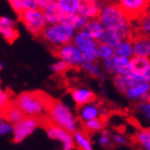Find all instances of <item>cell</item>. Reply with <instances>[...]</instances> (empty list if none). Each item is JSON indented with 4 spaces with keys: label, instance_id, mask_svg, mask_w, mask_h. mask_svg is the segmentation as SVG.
I'll return each mask as SVG.
<instances>
[{
    "label": "cell",
    "instance_id": "obj_1",
    "mask_svg": "<svg viewBox=\"0 0 150 150\" xmlns=\"http://www.w3.org/2000/svg\"><path fill=\"white\" fill-rule=\"evenodd\" d=\"M97 18L105 30L119 32L126 38H132V33L134 32L133 21L128 18L116 2L104 1Z\"/></svg>",
    "mask_w": 150,
    "mask_h": 150
},
{
    "label": "cell",
    "instance_id": "obj_2",
    "mask_svg": "<svg viewBox=\"0 0 150 150\" xmlns=\"http://www.w3.org/2000/svg\"><path fill=\"white\" fill-rule=\"evenodd\" d=\"M46 115L50 122L58 127L71 133L78 130L79 120L69 107L62 101L52 98L51 96L46 103Z\"/></svg>",
    "mask_w": 150,
    "mask_h": 150
},
{
    "label": "cell",
    "instance_id": "obj_3",
    "mask_svg": "<svg viewBox=\"0 0 150 150\" xmlns=\"http://www.w3.org/2000/svg\"><path fill=\"white\" fill-rule=\"evenodd\" d=\"M50 96L42 91L23 92L16 96L14 102L26 116H40L46 114V103Z\"/></svg>",
    "mask_w": 150,
    "mask_h": 150
},
{
    "label": "cell",
    "instance_id": "obj_4",
    "mask_svg": "<svg viewBox=\"0 0 150 150\" xmlns=\"http://www.w3.org/2000/svg\"><path fill=\"white\" fill-rule=\"evenodd\" d=\"M76 32L77 31L69 26L59 23L54 25H47L40 38H43L46 43L50 44L52 47H59L71 43Z\"/></svg>",
    "mask_w": 150,
    "mask_h": 150
},
{
    "label": "cell",
    "instance_id": "obj_5",
    "mask_svg": "<svg viewBox=\"0 0 150 150\" xmlns=\"http://www.w3.org/2000/svg\"><path fill=\"white\" fill-rule=\"evenodd\" d=\"M40 120V127H43L47 132V135L51 139H57L60 141L63 144V149L62 150H74L75 149V144H74V137L72 133L69 131L65 130L63 128L58 127L55 125L51 124L47 117L46 114L38 116Z\"/></svg>",
    "mask_w": 150,
    "mask_h": 150
},
{
    "label": "cell",
    "instance_id": "obj_6",
    "mask_svg": "<svg viewBox=\"0 0 150 150\" xmlns=\"http://www.w3.org/2000/svg\"><path fill=\"white\" fill-rule=\"evenodd\" d=\"M18 19L26 29L34 35L35 38H40L43 30L47 26V21L43 14V11L38 10H26L18 14Z\"/></svg>",
    "mask_w": 150,
    "mask_h": 150
},
{
    "label": "cell",
    "instance_id": "obj_7",
    "mask_svg": "<svg viewBox=\"0 0 150 150\" xmlns=\"http://www.w3.org/2000/svg\"><path fill=\"white\" fill-rule=\"evenodd\" d=\"M71 43L80 50V52L83 55L84 62L97 61L96 48H97L98 42H96L94 38H91L86 32H84L83 30L77 31L74 38H72Z\"/></svg>",
    "mask_w": 150,
    "mask_h": 150
},
{
    "label": "cell",
    "instance_id": "obj_8",
    "mask_svg": "<svg viewBox=\"0 0 150 150\" xmlns=\"http://www.w3.org/2000/svg\"><path fill=\"white\" fill-rule=\"evenodd\" d=\"M51 50L57 58L68 64L70 68H80L84 62L82 53L72 43L66 44L63 46L52 47Z\"/></svg>",
    "mask_w": 150,
    "mask_h": 150
},
{
    "label": "cell",
    "instance_id": "obj_9",
    "mask_svg": "<svg viewBox=\"0 0 150 150\" xmlns=\"http://www.w3.org/2000/svg\"><path fill=\"white\" fill-rule=\"evenodd\" d=\"M38 127H40L38 116H25L20 121L14 124V126L12 128V130H13V142L16 144L21 143Z\"/></svg>",
    "mask_w": 150,
    "mask_h": 150
},
{
    "label": "cell",
    "instance_id": "obj_10",
    "mask_svg": "<svg viewBox=\"0 0 150 150\" xmlns=\"http://www.w3.org/2000/svg\"><path fill=\"white\" fill-rule=\"evenodd\" d=\"M116 3L132 21L141 18L150 6V0H117Z\"/></svg>",
    "mask_w": 150,
    "mask_h": 150
},
{
    "label": "cell",
    "instance_id": "obj_11",
    "mask_svg": "<svg viewBox=\"0 0 150 150\" xmlns=\"http://www.w3.org/2000/svg\"><path fill=\"white\" fill-rule=\"evenodd\" d=\"M103 3L104 0H80L78 13L86 19L97 18Z\"/></svg>",
    "mask_w": 150,
    "mask_h": 150
},
{
    "label": "cell",
    "instance_id": "obj_12",
    "mask_svg": "<svg viewBox=\"0 0 150 150\" xmlns=\"http://www.w3.org/2000/svg\"><path fill=\"white\" fill-rule=\"evenodd\" d=\"M101 109L100 103L95 99L93 102L78 108V119L81 122H85L95 118H101Z\"/></svg>",
    "mask_w": 150,
    "mask_h": 150
},
{
    "label": "cell",
    "instance_id": "obj_13",
    "mask_svg": "<svg viewBox=\"0 0 150 150\" xmlns=\"http://www.w3.org/2000/svg\"><path fill=\"white\" fill-rule=\"evenodd\" d=\"M0 34L8 43H14L19 38V32L14 20L4 16H0Z\"/></svg>",
    "mask_w": 150,
    "mask_h": 150
},
{
    "label": "cell",
    "instance_id": "obj_14",
    "mask_svg": "<svg viewBox=\"0 0 150 150\" xmlns=\"http://www.w3.org/2000/svg\"><path fill=\"white\" fill-rule=\"evenodd\" d=\"M70 95L78 108L82 107L84 104H87L96 99L95 93L92 90L84 86H77L70 90Z\"/></svg>",
    "mask_w": 150,
    "mask_h": 150
},
{
    "label": "cell",
    "instance_id": "obj_15",
    "mask_svg": "<svg viewBox=\"0 0 150 150\" xmlns=\"http://www.w3.org/2000/svg\"><path fill=\"white\" fill-rule=\"evenodd\" d=\"M25 114L14 102V99L10 101L6 107L0 110V118H3L10 124H16L25 117Z\"/></svg>",
    "mask_w": 150,
    "mask_h": 150
},
{
    "label": "cell",
    "instance_id": "obj_16",
    "mask_svg": "<svg viewBox=\"0 0 150 150\" xmlns=\"http://www.w3.org/2000/svg\"><path fill=\"white\" fill-rule=\"evenodd\" d=\"M148 93H150V85L148 82L142 81L139 83L129 86L125 92V95L129 100L131 101H139L141 102L142 99L144 98L145 96L147 95Z\"/></svg>",
    "mask_w": 150,
    "mask_h": 150
},
{
    "label": "cell",
    "instance_id": "obj_17",
    "mask_svg": "<svg viewBox=\"0 0 150 150\" xmlns=\"http://www.w3.org/2000/svg\"><path fill=\"white\" fill-rule=\"evenodd\" d=\"M133 48V57H145L149 58V43L150 38L136 34L131 38Z\"/></svg>",
    "mask_w": 150,
    "mask_h": 150
},
{
    "label": "cell",
    "instance_id": "obj_18",
    "mask_svg": "<svg viewBox=\"0 0 150 150\" xmlns=\"http://www.w3.org/2000/svg\"><path fill=\"white\" fill-rule=\"evenodd\" d=\"M42 11H43L45 19L47 21V25H54V23H61L64 15H65L64 12L62 11V9L60 8V6L57 3V1L49 4L48 6H46Z\"/></svg>",
    "mask_w": 150,
    "mask_h": 150
},
{
    "label": "cell",
    "instance_id": "obj_19",
    "mask_svg": "<svg viewBox=\"0 0 150 150\" xmlns=\"http://www.w3.org/2000/svg\"><path fill=\"white\" fill-rule=\"evenodd\" d=\"M84 32H86L91 38H94L96 42H100L102 36H103L105 29L104 27L101 25L98 18H93V19H87L85 26L83 27Z\"/></svg>",
    "mask_w": 150,
    "mask_h": 150
},
{
    "label": "cell",
    "instance_id": "obj_20",
    "mask_svg": "<svg viewBox=\"0 0 150 150\" xmlns=\"http://www.w3.org/2000/svg\"><path fill=\"white\" fill-rule=\"evenodd\" d=\"M75 148L78 150H94L90 134L83 130H76L72 132Z\"/></svg>",
    "mask_w": 150,
    "mask_h": 150
},
{
    "label": "cell",
    "instance_id": "obj_21",
    "mask_svg": "<svg viewBox=\"0 0 150 150\" xmlns=\"http://www.w3.org/2000/svg\"><path fill=\"white\" fill-rule=\"evenodd\" d=\"M132 71L131 59L122 57H113V74L117 76H127Z\"/></svg>",
    "mask_w": 150,
    "mask_h": 150
},
{
    "label": "cell",
    "instance_id": "obj_22",
    "mask_svg": "<svg viewBox=\"0 0 150 150\" xmlns=\"http://www.w3.org/2000/svg\"><path fill=\"white\" fill-rule=\"evenodd\" d=\"M86 21H87L86 18L84 17V16H82V15H80L79 13H77V14L64 15V17L61 23L69 26L75 31H79V30L83 29V27L85 26Z\"/></svg>",
    "mask_w": 150,
    "mask_h": 150
},
{
    "label": "cell",
    "instance_id": "obj_23",
    "mask_svg": "<svg viewBox=\"0 0 150 150\" xmlns=\"http://www.w3.org/2000/svg\"><path fill=\"white\" fill-rule=\"evenodd\" d=\"M114 55L131 59L133 57V48L131 38H124L120 43L114 47Z\"/></svg>",
    "mask_w": 150,
    "mask_h": 150
},
{
    "label": "cell",
    "instance_id": "obj_24",
    "mask_svg": "<svg viewBox=\"0 0 150 150\" xmlns=\"http://www.w3.org/2000/svg\"><path fill=\"white\" fill-rule=\"evenodd\" d=\"M124 35L120 34L119 32H116V31H113V30H105V32H104L103 36H102V38H101V43L103 44H107V45H109V46L111 47H114L117 45V44H119L121 42V40H124Z\"/></svg>",
    "mask_w": 150,
    "mask_h": 150
},
{
    "label": "cell",
    "instance_id": "obj_25",
    "mask_svg": "<svg viewBox=\"0 0 150 150\" xmlns=\"http://www.w3.org/2000/svg\"><path fill=\"white\" fill-rule=\"evenodd\" d=\"M136 143L142 150H150V128H142L135 133Z\"/></svg>",
    "mask_w": 150,
    "mask_h": 150
},
{
    "label": "cell",
    "instance_id": "obj_26",
    "mask_svg": "<svg viewBox=\"0 0 150 150\" xmlns=\"http://www.w3.org/2000/svg\"><path fill=\"white\" fill-rule=\"evenodd\" d=\"M57 3L65 15L77 14L79 12L80 0H57Z\"/></svg>",
    "mask_w": 150,
    "mask_h": 150
},
{
    "label": "cell",
    "instance_id": "obj_27",
    "mask_svg": "<svg viewBox=\"0 0 150 150\" xmlns=\"http://www.w3.org/2000/svg\"><path fill=\"white\" fill-rule=\"evenodd\" d=\"M82 126H83V131H85L88 134L101 132L105 127L104 120L102 118H95L92 120H87L85 122H82Z\"/></svg>",
    "mask_w": 150,
    "mask_h": 150
},
{
    "label": "cell",
    "instance_id": "obj_28",
    "mask_svg": "<svg viewBox=\"0 0 150 150\" xmlns=\"http://www.w3.org/2000/svg\"><path fill=\"white\" fill-rule=\"evenodd\" d=\"M150 64V58L145 57H132L131 58V69L133 72H136L139 75H142L144 70L147 68Z\"/></svg>",
    "mask_w": 150,
    "mask_h": 150
},
{
    "label": "cell",
    "instance_id": "obj_29",
    "mask_svg": "<svg viewBox=\"0 0 150 150\" xmlns=\"http://www.w3.org/2000/svg\"><path fill=\"white\" fill-rule=\"evenodd\" d=\"M80 68L93 78H99L102 75V68L96 61H94V62H83Z\"/></svg>",
    "mask_w": 150,
    "mask_h": 150
},
{
    "label": "cell",
    "instance_id": "obj_30",
    "mask_svg": "<svg viewBox=\"0 0 150 150\" xmlns=\"http://www.w3.org/2000/svg\"><path fill=\"white\" fill-rule=\"evenodd\" d=\"M96 55H97V60L100 61L112 59L114 57V48L107 45V44L98 42L97 48H96Z\"/></svg>",
    "mask_w": 150,
    "mask_h": 150
},
{
    "label": "cell",
    "instance_id": "obj_31",
    "mask_svg": "<svg viewBox=\"0 0 150 150\" xmlns=\"http://www.w3.org/2000/svg\"><path fill=\"white\" fill-rule=\"evenodd\" d=\"M137 23V31L139 35H143L146 38H150V16L147 14H144L141 18L136 20Z\"/></svg>",
    "mask_w": 150,
    "mask_h": 150
},
{
    "label": "cell",
    "instance_id": "obj_32",
    "mask_svg": "<svg viewBox=\"0 0 150 150\" xmlns=\"http://www.w3.org/2000/svg\"><path fill=\"white\" fill-rule=\"evenodd\" d=\"M98 143L101 147L103 148H109L112 146L113 142H112V134L109 130L107 129H103V130L100 132V135L98 137Z\"/></svg>",
    "mask_w": 150,
    "mask_h": 150
},
{
    "label": "cell",
    "instance_id": "obj_33",
    "mask_svg": "<svg viewBox=\"0 0 150 150\" xmlns=\"http://www.w3.org/2000/svg\"><path fill=\"white\" fill-rule=\"evenodd\" d=\"M50 68H51V70L54 72L55 75H64V74H66L70 69V66L67 63H65L64 61L59 60L58 62L52 64Z\"/></svg>",
    "mask_w": 150,
    "mask_h": 150
},
{
    "label": "cell",
    "instance_id": "obj_34",
    "mask_svg": "<svg viewBox=\"0 0 150 150\" xmlns=\"http://www.w3.org/2000/svg\"><path fill=\"white\" fill-rule=\"evenodd\" d=\"M137 111L141 114L142 117L150 124V100L149 101H142L137 105Z\"/></svg>",
    "mask_w": 150,
    "mask_h": 150
},
{
    "label": "cell",
    "instance_id": "obj_35",
    "mask_svg": "<svg viewBox=\"0 0 150 150\" xmlns=\"http://www.w3.org/2000/svg\"><path fill=\"white\" fill-rule=\"evenodd\" d=\"M113 84H114L115 88L117 90V92L121 93V94H125L126 90L128 88V84L126 82V80H125L124 76H114L113 77Z\"/></svg>",
    "mask_w": 150,
    "mask_h": 150
},
{
    "label": "cell",
    "instance_id": "obj_36",
    "mask_svg": "<svg viewBox=\"0 0 150 150\" xmlns=\"http://www.w3.org/2000/svg\"><path fill=\"white\" fill-rule=\"evenodd\" d=\"M12 96H13V93L10 90H6V91L0 90V110L6 107L10 101L13 100L11 98Z\"/></svg>",
    "mask_w": 150,
    "mask_h": 150
},
{
    "label": "cell",
    "instance_id": "obj_37",
    "mask_svg": "<svg viewBox=\"0 0 150 150\" xmlns=\"http://www.w3.org/2000/svg\"><path fill=\"white\" fill-rule=\"evenodd\" d=\"M125 80H126V82H127V84H128V87H129V86H132V85H135V84L142 82L143 79H142L141 75L136 74V72L131 71L130 74H128L127 76H125Z\"/></svg>",
    "mask_w": 150,
    "mask_h": 150
},
{
    "label": "cell",
    "instance_id": "obj_38",
    "mask_svg": "<svg viewBox=\"0 0 150 150\" xmlns=\"http://www.w3.org/2000/svg\"><path fill=\"white\" fill-rule=\"evenodd\" d=\"M112 142L113 144L118 145V146H125L128 144V137L122 133H115L112 135Z\"/></svg>",
    "mask_w": 150,
    "mask_h": 150
},
{
    "label": "cell",
    "instance_id": "obj_39",
    "mask_svg": "<svg viewBox=\"0 0 150 150\" xmlns=\"http://www.w3.org/2000/svg\"><path fill=\"white\" fill-rule=\"evenodd\" d=\"M25 10H38L40 9L38 0H21Z\"/></svg>",
    "mask_w": 150,
    "mask_h": 150
},
{
    "label": "cell",
    "instance_id": "obj_40",
    "mask_svg": "<svg viewBox=\"0 0 150 150\" xmlns=\"http://www.w3.org/2000/svg\"><path fill=\"white\" fill-rule=\"evenodd\" d=\"M10 4H11L12 9L14 10L15 13H17V14H20L21 12L26 11L25 8H23V4L21 0H13V1L10 2Z\"/></svg>",
    "mask_w": 150,
    "mask_h": 150
},
{
    "label": "cell",
    "instance_id": "obj_41",
    "mask_svg": "<svg viewBox=\"0 0 150 150\" xmlns=\"http://www.w3.org/2000/svg\"><path fill=\"white\" fill-rule=\"evenodd\" d=\"M102 62V69L104 71H107L108 74H113V58L112 59H107V60L101 61Z\"/></svg>",
    "mask_w": 150,
    "mask_h": 150
},
{
    "label": "cell",
    "instance_id": "obj_42",
    "mask_svg": "<svg viewBox=\"0 0 150 150\" xmlns=\"http://www.w3.org/2000/svg\"><path fill=\"white\" fill-rule=\"evenodd\" d=\"M12 130V127L10 126L8 122H0V135H3V134H6Z\"/></svg>",
    "mask_w": 150,
    "mask_h": 150
},
{
    "label": "cell",
    "instance_id": "obj_43",
    "mask_svg": "<svg viewBox=\"0 0 150 150\" xmlns=\"http://www.w3.org/2000/svg\"><path fill=\"white\" fill-rule=\"evenodd\" d=\"M142 79H143V81H145V82H148L149 83L150 82V64L147 66V68L144 70V72L142 74Z\"/></svg>",
    "mask_w": 150,
    "mask_h": 150
},
{
    "label": "cell",
    "instance_id": "obj_44",
    "mask_svg": "<svg viewBox=\"0 0 150 150\" xmlns=\"http://www.w3.org/2000/svg\"><path fill=\"white\" fill-rule=\"evenodd\" d=\"M38 6H40V10L45 9L46 6H48L51 3L55 2L57 0H38Z\"/></svg>",
    "mask_w": 150,
    "mask_h": 150
},
{
    "label": "cell",
    "instance_id": "obj_45",
    "mask_svg": "<svg viewBox=\"0 0 150 150\" xmlns=\"http://www.w3.org/2000/svg\"><path fill=\"white\" fill-rule=\"evenodd\" d=\"M1 68H2V64L0 63V70H1Z\"/></svg>",
    "mask_w": 150,
    "mask_h": 150
},
{
    "label": "cell",
    "instance_id": "obj_46",
    "mask_svg": "<svg viewBox=\"0 0 150 150\" xmlns=\"http://www.w3.org/2000/svg\"><path fill=\"white\" fill-rule=\"evenodd\" d=\"M149 58H150V43H149Z\"/></svg>",
    "mask_w": 150,
    "mask_h": 150
},
{
    "label": "cell",
    "instance_id": "obj_47",
    "mask_svg": "<svg viewBox=\"0 0 150 150\" xmlns=\"http://www.w3.org/2000/svg\"><path fill=\"white\" fill-rule=\"evenodd\" d=\"M8 1H9V2H11V1H13V0H8Z\"/></svg>",
    "mask_w": 150,
    "mask_h": 150
},
{
    "label": "cell",
    "instance_id": "obj_48",
    "mask_svg": "<svg viewBox=\"0 0 150 150\" xmlns=\"http://www.w3.org/2000/svg\"><path fill=\"white\" fill-rule=\"evenodd\" d=\"M104 1H105V0H104Z\"/></svg>",
    "mask_w": 150,
    "mask_h": 150
}]
</instances>
